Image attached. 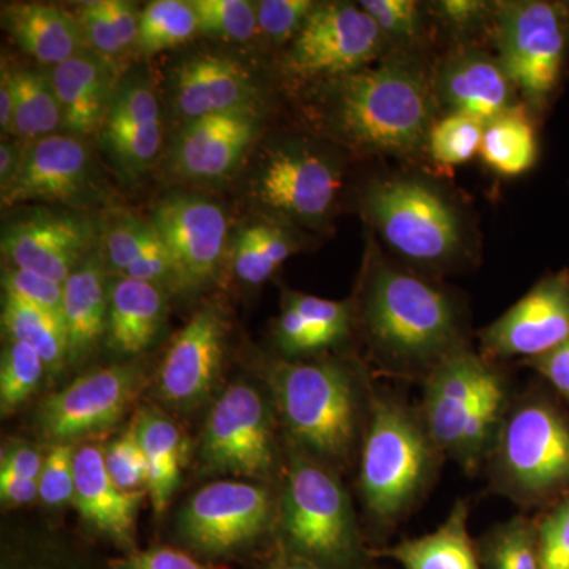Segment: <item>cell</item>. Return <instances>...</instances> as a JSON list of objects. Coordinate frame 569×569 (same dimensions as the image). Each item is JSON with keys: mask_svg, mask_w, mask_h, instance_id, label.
Here are the masks:
<instances>
[{"mask_svg": "<svg viewBox=\"0 0 569 569\" xmlns=\"http://www.w3.org/2000/svg\"><path fill=\"white\" fill-rule=\"evenodd\" d=\"M437 103L429 71L397 56L335 80L326 108L329 126L351 148L413 156L427 146Z\"/></svg>", "mask_w": 569, "mask_h": 569, "instance_id": "cell-1", "label": "cell"}, {"mask_svg": "<svg viewBox=\"0 0 569 569\" xmlns=\"http://www.w3.org/2000/svg\"><path fill=\"white\" fill-rule=\"evenodd\" d=\"M365 321L377 353L396 369L430 372L460 350L451 296L381 257L367 271Z\"/></svg>", "mask_w": 569, "mask_h": 569, "instance_id": "cell-2", "label": "cell"}, {"mask_svg": "<svg viewBox=\"0 0 569 569\" xmlns=\"http://www.w3.org/2000/svg\"><path fill=\"white\" fill-rule=\"evenodd\" d=\"M367 219L392 252L426 268H449L466 252L462 212L436 183L391 176L367 189Z\"/></svg>", "mask_w": 569, "mask_h": 569, "instance_id": "cell-3", "label": "cell"}, {"mask_svg": "<svg viewBox=\"0 0 569 569\" xmlns=\"http://www.w3.org/2000/svg\"><path fill=\"white\" fill-rule=\"evenodd\" d=\"M269 380L295 440L320 458H346L356 437L355 389L346 370L331 362H280Z\"/></svg>", "mask_w": 569, "mask_h": 569, "instance_id": "cell-4", "label": "cell"}, {"mask_svg": "<svg viewBox=\"0 0 569 569\" xmlns=\"http://www.w3.org/2000/svg\"><path fill=\"white\" fill-rule=\"evenodd\" d=\"M433 441L413 417L391 400L373 407L361 459L367 508L381 520L396 519L430 477Z\"/></svg>", "mask_w": 569, "mask_h": 569, "instance_id": "cell-5", "label": "cell"}, {"mask_svg": "<svg viewBox=\"0 0 569 569\" xmlns=\"http://www.w3.org/2000/svg\"><path fill=\"white\" fill-rule=\"evenodd\" d=\"M498 59L516 89L542 110L559 86L569 44V3L552 0L497 2Z\"/></svg>", "mask_w": 569, "mask_h": 569, "instance_id": "cell-6", "label": "cell"}, {"mask_svg": "<svg viewBox=\"0 0 569 569\" xmlns=\"http://www.w3.org/2000/svg\"><path fill=\"white\" fill-rule=\"evenodd\" d=\"M282 531L288 546L317 567H346L358 552L350 498L329 471L309 460H295L288 473Z\"/></svg>", "mask_w": 569, "mask_h": 569, "instance_id": "cell-7", "label": "cell"}, {"mask_svg": "<svg viewBox=\"0 0 569 569\" xmlns=\"http://www.w3.org/2000/svg\"><path fill=\"white\" fill-rule=\"evenodd\" d=\"M497 470L515 497L539 498L569 485V426L549 403H522L498 432Z\"/></svg>", "mask_w": 569, "mask_h": 569, "instance_id": "cell-8", "label": "cell"}, {"mask_svg": "<svg viewBox=\"0 0 569 569\" xmlns=\"http://www.w3.org/2000/svg\"><path fill=\"white\" fill-rule=\"evenodd\" d=\"M385 39L372 18L355 3H317L291 40L288 73L305 80H339L372 66Z\"/></svg>", "mask_w": 569, "mask_h": 569, "instance_id": "cell-9", "label": "cell"}, {"mask_svg": "<svg viewBox=\"0 0 569 569\" xmlns=\"http://www.w3.org/2000/svg\"><path fill=\"white\" fill-rule=\"evenodd\" d=\"M137 366L92 370L44 399L37 411L41 436L52 445L71 443L104 432L119 421L140 391Z\"/></svg>", "mask_w": 569, "mask_h": 569, "instance_id": "cell-10", "label": "cell"}, {"mask_svg": "<svg viewBox=\"0 0 569 569\" xmlns=\"http://www.w3.org/2000/svg\"><path fill=\"white\" fill-rule=\"evenodd\" d=\"M342 186V171L328 153L293 142L266 156L254 190L258 200L296 222L328 219Z\"/></svg>", "mask_w": 569, "mask_h": 569, "instance_id": "cell-11", "label": "cell"}, {"mask_svg": "<svg viewBox=\"0 0 569 569\" xmlns=\"http://www.w3.org/2000/svg\"><path fill=\"white\" fill-rule=\"evenodd\" d=\"M201 456L212 470L246 477H261L274 466L268 407L252 387L233 385L213 403Z\"/></svg>", "mask_w": 569, "mask_h": 569, "instance_id": "cell-12", "label": "cell"}, {"mask_svg": "<svg viewBox=\"0 0 569 569\" xmlns=\"http://www.w3.org/2000/svg\"><path fill=\"white\" fill-rule=\"evenodd\" d=\"M271 498L260 486L219 481L198 490L181 512V531L194 548L223 553L252 541L268 526Z\"/></svg>", "mask_w": 569, "mask_h": 569, "instance_id": "cell-13", "label": "cell"}, {"mask_svg": "<svg viewBox=\"0 0 569 569\" xmlns=\"http://www.w3.org/2000/svg\"><path fill=\"white\" fill-rule=\"evenodd\" d=\"M151 223L174 260L183 290H194L216 276L228 236L219 204L197 194H171L153 209Z\"/></svg>", "mask_w": 569, "mask_h": 569, "instance_id": "cell-14", "label": "cell"}, {"mask_svg": "<svg viewBox=\"0 0 569 569\" xmlns=\"http://www.w3.org/2000/svg\"><path fill=\"white\" fill-rule=\"evenodd\" d=\"M569 340V272L546 277L481 331L492 358H538Z\"/></svg>", "mask_w": 569, "mask_h": 569, "instance_id": "cell-15", "label": "cell"}, {"mask_svg": "<svg viewBox=\"0 0 569 569\" xmlns=\"http://www.w3.org/2000/svg\"><path fill=\"white\" fill-rule=\"evenodd\" d=\"M96 230L71 213L36 212L7 224L2 253L9 266L63 283L93 253Z\"/></svg>", "mask_w": 569, "mask_h": 569, "instance_id": "cell-16", "label": "cell"}, {"mask_svg": "<svg viewBox=\"0 0 569 569\" xmlns=\"http://www.w3.org/2000/svg\"><path fill=\"white\" fill-rule=\"evenodd\" d=\"M224 321L203 307L174 337L160 367V395L176 407H194L211 395L223 358Z\"/></svg>", "mask_w": 569, "mask_h": 569, "instance_id": "cell-17", "label": "cell"}, {"mask_svg": "<svg viewBox=\"0 0 569 569\" xmlns=\"http://www.w3.org/2000/svg\"><path fill=\"white\" fill-rule=\"evenodd\" d=\"M91 157L84 142L69 134H50L29 142L20 171L2 192V204L28 201L70 203L89 181Z\"/></svg>", "mask_w": 569, "mask_h": 569, "instance_id": "cell-18", "label": "cell"}, {"mask_svg": "<svg viewBox=\"0 0 569 569\" xmlns=\"http://www.w3.org/2000/svg\"><path fill=\"white\" fill-rule=\"evenodd\" d=\"M258 97L252 71L234 59L211 52L194 54L174 69V107L189 122L224 112L253 110Z\"/></svg>", "mask_w": 569, "mask_h": 569, "instance_id": "cell-19", "label": "cell"}, {"mask_svg": "<svg viewBox=\"0 0 569 569\" xmlns=\"http://www.w3.org/2000/svg\"><path fill=\"white\" fill-rule=\"evenodd\" d=\"M257 108L208 116L186 123L173 149L174 171L183 178L222 179L231 173L258 133Z\"/></svg>", "mask_w": 569, "mask_h": 569, "instance_id": "cell-20", "label": "cell"}, {"mask_svg": "<svg viewBox=\"0 0 569 569\" xmlns=\"http://www.w3.org/2000/svg\"><path fill=\"white\" fill-rule=\"evenodd\" d=\"M433 84L437 99L449 112L467 116L482 126L512 108L516 88L500 59L471 48L445 59Z\"/></svg>", "mask_w": 569, "mask_h": 569, "instance_id": "cell-21", "label": "cell"}, {"mask_svg": "<svg viewBox=\"0 0 569 569\" xmlns=\"http://www.w3.org/2000/svg\"><path fill=\"white\" fill-rule=\"evenodd\" d=\"M490 370L481 358L463 348L430 370L425 391V422L436 447L455 456L468 415Z\"/></svg>", "mask_w": 569, "mask_h": 569, "instance_id": "cell-22", "label": "cell"}, {"mask_svg": "<svg viewBox=\"0 0 569 569\" xmlns=\"http://www.w3.org/2000/svg\"><path fill=\"white\" fill-rule=\"evenodd\" d=\"M100 137L127 173L151 167L162 148L163 127L159 100L148 81L134 78L116 89Z\"/></svg>", "mask_w": 569, "mask_h": 569, "instance_id": "cell-23", "label": "cell"}, {"mask_svg": "<svg viewBox=\"0 0 569 569\" xmlns=\"http://www.w3.org/2000/svg\"><path fill=\"white\" fill-rule=\"evenodd\" d=\"M144 490L126 492L112 481L104 466V452L86 445L74 455V505L97 530L123 546L133 541L134 519Z\"/></svg>", "mask_w": 569, "mask_h": 569, "instance_id": "cell-24", "label": "cell"}, {"mask_svg": "<svg viewBox=\"0 0 569 569\" xmlns=\"http://www.w3.org/2000/svg\"><path fill=\"white\" fill-rule=\"evenodd\" d=\"M50 74L61 103L63 127L78 134L102 129L118 89L112 63L92 51H82L52 67Z\"/></svg>", "mask_w": 569, "mask_h": 569, "instance_id": "cell-25", "label": "cell"}, {"mask_svg": "<svg viewBox=\"0 0 569 569\" xmlns=\"http://www.w3.org/2000/svg\"><path fill=\"white\" fill-rule=\"evenodd\" d=\"M2 26L26 54L44 66H61L88 51L77 17L50 3H7Z\"/></svg>", "mask_w": 569, "mask_h": 569, "instance_id": "cell-26", "label": "cell"}, {"mask_svg": "<svg viewBox=\"0 0 569 569\" xmlns=\"http://www.w3.org/2000/svg\"><path fill=\"white\" fill-rule=\"evenodd\" d=\"M110 287L102 253L93 252L63 282L62 320L69 362H80L107 337Z\"/></svg>", "mask_w": 569, "mask_h": 569, "instance_id": "cell-27", "label": "cell"}, {"mask_svg": "<svg viewBox=\"0 0 569 569\" xmlns=\"http://www.w3.org/2000/svg\"><path fill=\"white\" fill-rule=\"evenodd\" d=\"M164 290L119 276L110 284L107 343L121 355L148 350L163 323Z\"/></svg>", "mask_w": 569, "mask_h": 569, "instance_id": "cell-28", "label": "cell"}, {"mask_svg": "<svg viewBox=\"0 0 569 569\" xmlns=\"http://www.w3.org/2000/svg\"><path fill=\"white\" fill-rule=\"evenodd\" d=\"M467 520V505L459 501L436 531L407 539L385 549L381 556L396 560L403 569H482Z\"/></svg>", "mask_w": 569, "mask_h": 569, "instance_id": "cell-29", "label": "cell"}, {"mask_svg": "<svg viewBox=\"0 0 569 569\" xmlns=\"http://www.w3.org/2000/svg\"><path fill=\"white\" fill-rule=\"evenodd\" d=\"M148 463V489L153 508L162 512L179 482L183 458V441L170 419L144 411L133 426Z\"/></svg>", "mask_w": 569, "mask_h": 569, "instance_id": "cell-30", "label": "cell"}, {"mask_svg": "<svg viewBox=\"0 0 569 569\" xmlns=\"http://www.w3.org/2000/svg\"><path fill=\"white\" fill-rule=\"evenodd\" d=\"M479 156L501 176H519L537 162L538 141L526 110L509 108L485 126Z\"/></svg>", "mask_w": 569, "mask_h": 569, "instance_id": "cell-31", "label": "cell"}, {"mask_svg": "<svg viewBox=\"0 0 569 569\" xmlns=\"http://www.w3.org/2000/svg\"><path fill=\"white\" fill-rule=\"evenodd\" d=\"M2 326L11 342L33 348L51 372H58L69 362L66 326L54 313L6 295Z\"/></svg>", "mask_w": 569, "mask_h": 569, "instance_id": "cell-32", "label": "cell"}, {"mask_svg": "<svg viewBox=\"0 0 569 569\" xmlns=\"http://www.w3.org/2000/svg\"><path fill=\"white\" fill-rule=\"evenodd\" d=\"M14 88V137L28 142L54 134L63 126L62 108L51 74L11 69Z\"/></svg>", "mask_w": 569, "mask_h": 569, "instance_id": "cell-33", "label": "cell"}, {"mask_svg": "<svg viewBox=\"0 0 569 569\" xmlns=\"http://www.w3.org/2000/svg\"><path fill=\"white\" fill-rule=\"evenodd\" d=\"M298 244L279 223L258 222L239 231L234 242L233 266L242 282H266L295 253Z\"/></svg>", "mask_w": 569, "mask_h": 569, "instance_id": "cell-34", "label": "cell"}, {"mask_svg": "<svg viewBox=\"0 0 569 569\" xmlns=\"http://www.w3.org/2000/svg\"><path fill=\"white\" fill-rule=\"evenodd\" d=\"M505 403H507V389L503 381L493 370L479 389L477 402L468 415L459 447L455 458L466 467H475L489 448V441L498 436L501 429Z\"/></svg>", "mask_w": 569, "mask_h": 569, "instance_id": "cell-35", "label": "cell"}, {"mask_svg": "<svg viewBox=\"0 0 569 569\" xmlns=\"http://www.w3.org/2000/svg\"><path fill=\"white\" fill-rule=\"evenodd\" d=\"M198 33L197 17L190 2L156 0L140 14L137 50L142 54L171 50Z\"/></svg>", "mask_w": 569, "mask_h": 569, "instance_id": "cell-36", "label": "cell"}, {"mask_svg": "<svg viewBox=\"0 0 569 569\" xmlns=\"http://www.w3.org/2000/svg\"><path fill=\"white\" fill-rule=\"evenodd\" d=\"M478 556L482 569H542L537 526L523 518L501 523L482 538Z\"/></svg>", "mask_w": 569, "mask_h": 569, "instance_id": "cell-37", "label": "cell"}, {"mask_svg": "<svg viewBox=\"0 0 569 569\" xmlns=\"http://www.w3.org/2000/svg\"><path fill=\"white\" fill-rule=\"evenodd\" d=\"M485 126L467 116L448 112L437 119L427 138V149L437 163L455 167L470 162L481 148Z\"/></svg>", "mask_w": 569, "mask_h": 569, "instance_id": "cell-38", "label": "cell"}, {"mask_svg": "<svg viewBox=\"0 0 569 569\" xmlns=\"http://www.w3.org/2000/svg\"><path fill=\"white\" fill-rule=\"evenodd\" d=\"M198 33L213 39L246 41L258 31L254 3L246 0H190Z\"/></svg>", "mask_w": 569, "mask_h": 569, "instance_id": "cell-39", "label": "cell"}, {"mask_svg": "<svg viewBox=\"0 0 569 569\" xmlns=\"http://www.w3.org/2000/svg\"><path fill=\"white\" fill-rule=\"evenodd\" d=\"M47 365L33 348L11 342L2 353L0 365V407L9 413L21 406L39 387Z\"/></svg>", "mask_w": 569, "mask_h": 569, "instance_id": "cell-40", "label": "cell"}, {"mask_svg": "<svg viewBox=\"0 0 569 569\" xmlns=\"http://www.w3.org/2000/svg\"><path fill=\"white\" fill-rule=\"evenodd\" d=\"M157 241H159V234L151 222H142L137 217H121L104 230L100 253L104 264L112 272L121 276Z\"/></svg>", "mask_w": 569, "mask_h": 569, "instance_id": "cell-41", "label": "cell"}, {"mask_svg": "<svg viewBox=\"0 0 569 569\" xmlns=\"http://www.w3.org/2000/svg\"><path fill=\"white\" fill-rule=\"evenodd\" d=\"M359 6L376 22L385 41L411 44L421 36V9L413 0H362Z\"/></svg>", "mask_w": 569, "mask_h": 569, "instance_id": "cell-42", "label": "cell"}, {"mask_svg": "<svg viewBox=\"0 0 569 569\" xmlns=\"http://www.w3.org/2000/svg\"><path fill=\"white\" fill-rule=\"evenodd\" d=\"M284 301L301 312L307 323L312 326L323 348L335 346L348 335L351 312L347 302L302 293H290Z\"/></svg>", "mask_w": 569, "mask_h": 569, "instance_id": "cell-43", "label": "cell"}, {"mask_svg": "<svg viewBox=\"0 0 569 569\" xmlns=\"http://www.w3.org/2000/svg\"><path fill=\"white\" fill-rule=\"evenodd\" d=\"M103 452L104 466L119 489L137 492L148 485V463L133 427Z\"/></svg>", "mask_w": 569, "mask_h": 569, "instance_id": "cell-44", "label": "cell"}, {"mask_svg": "<svg viewBox=\"0 0 569 569\" xmlns=\"http://www.w3.org/2000/svg\"><path fill=\"white\" fill-rule=\"evenodd\" d=\"M2 284L6 295L62 318L63 283L56 282L50 277L37 274V272L9 266L3 271Z\"/></svg>", "mask_w": 569, "mask_h": 569, "instance_id": "cell-45", "label": "cell"}, {"mask_svg": "<svg viewBox=\"0 0 569 569\" xmlns=\"http://www.w3.org/2000/svg\"><path fill=\"white\" fill-rule=\"evenodd\" d=\"M74 447L52 445L44 456L39 478L40 500L50 507H62L74 498Z\"/></svg>", "mask_w": 569, "mask_h": 569, "instance_id": "cell-46", "label": "cell"}, {"mask_svg": "<svg viewBox=\"0 0 569 569\" xmlns=\"http://www.w3.org/2000/svg\"><path fill=\"white\" fill-rule=\"evenodd\" d=\"M316 7L310 0H261L254 3L258 29L277 43L293 40Z\"/></svg>", "mask_w": 569, "mask_h": 569, "instance_id": "cell-47", "label": "cell"}, {"mask_svg": "<svg viewBox=\"0 0 569 569\" xmlns=\"http://www.w3.org/2000/svg\"><path fill=\"white\" fill-rule=\"evenodd\" d=\"M77 20L80 22L86 47L93 54L112 63V59L126 52L110 14H108L104 0L81 3Z\"/></svg>", "mask_w": 569, "mask_h": 569, "instance_id": "cell-48", "label": "cell"}, {"mask_svg": "<svg viewBox=\"0 0 569 569\" xmlns=\"http://www.w3.org/2000/svg\"><path fill=\"white\" fill-rule=\"evenodd\" d=\"M542 569H569V498L537 526Z\"/></svg>", "mask_w": 569, "mask_h": 569, "instance_id": "cell-49", "label": "cell"}, {"mask_svg": "<svg viewBox=\"0 0 569 569\" xmlns=\"http://www.w3.org/2000/svg\"><path fill=\"white\" fill-rule=\"evenodd\" d=\"M121 276L156 284L162 290H167V288L183 290L181 276H179L174 260L160 238L148 252L142 254L140 260L134 261Z\"/></svg>", "mask_w": 569, "mask_h": 569, "instance_id": "cell-50", "label": "cell"}, {"mask_svg": "<svg viewBox=\"0 0 569 569\" xmlns=\"http://www.w3.org/2000/svg\"><path fill=\"white\" fill-rule=\"evenodd\" d=\"M277 340L287 355H305L323 350L312 326L307 323L301 312L288 301H284L279 323H277Z\"/></svg>", "mask_w": 569, "mask_h": 569, "instance_id": "cell-51", "label": "cell"}, {"mask_svg": "<svg viewBox=\"0 0 569 569\" xmlns=\"http://www.w3.org/2000/svg\"><path fill=\"white\" fill-rule=\"evenodd\" d=\"M436 9L440 20L447 22L456 31H468L477 28L493 13L496 3L482 2V0H441L436 2Z\"/></svg>", "mask_w": 569, "mask_h": 569, "instance_id": "cell-52", "label": "cell"}, {"mask_svg": "<svg viewBox=\"0 0 569 569\" xmlns=\"http://www.w3.org/2000/svg\"><path fill=\"white\" fill-rule=\"evenodd\" d=\"M118 569H204L192 557L178 549L156 548L133 553Z\"/></svg>", "mask_w": 569, "mask_h": 569, "instance_id": "cell-53", "label": "cell"}, {"mask_svg": "<svg viewBox=\"0 0 569 569\" xmlns=\"http://www.w3.org/2000/svg\"><path fill=\"white\" fill-rule=\"evenodd\" d=\"M529 365L538 370L560 395L569 399V340L553 348L549 353L529 359Z\"/></svg>", "mask_w": 569, "mask_h": 569, "instance_id": "cell-54", "label": "cell"}, {"mask_svg": "<svg viewBox=\"0 0 569 569\" xmlns=\"http://www.w3.org/2000/svg\"><path fill=\"white\" fill-rule=\"evenodd\" d=\"M108 14H110L123 50L137 48L138 32H140L141 11L134 9L132 2L126 0H104Z\"/></svg>", "mask_w": 569, "mask_h": 569, "instance_id": "cell-55", "label": "cell"}, {"mask_svg": "<svg viewBox=\"0 0 569 569\" xmlns=\"http://www.w3.org/2000/svg\"><path fill=\"white\" fill-rule=\"evenodd\" d=\"M44 456L31 445H13L3 451L0 470L10 471L21 478L37 479L39 481Z\"/></svg>", "mask_w": 569, "mask_h": 569, "instance_id": "cell-56", "label": "cell"}, {"mask_svg": "<svg viewBox=\"0 0 569 569\" xmlns=\"http://www.w3.org/2000/svg\"><path fill=\"white\" fill-rule=\"evenodd\" d=\"M0 497L3 503L11 507L32 503L37 497H40L39 481L0 470Z\"/></svg>", "mask_w": 569, "mask_h": 569, "instance_id": "cell-57", "label": "cell"}, {"mask_svg": "<svg viewBox=\"0 0 569 569\" xmlns=\"http://www.w3.org/2000/svg\"><path fill=\"white\" fill-rule=\"evenodd\" d=\"M14 88L13 80H11L10 66L2 63V71H0V130L3 134L14 133Z\"/></svg>", "mask_w": 569, "mask_h": 569, "instance_id": "cell-58", "label": "cell"}, {"mask_svg": "<svg viewBox=\"0 0 569 569\" xmlns=\"http://www.w3.org/2000/svg\"><path fill=\"white\" fill-rule=\"evenodd\" d=\"M26 148L20 142L3 141L0 146V189H7L20 171Z\"/></svg>", "mask_w": 569, "mask_h": 569, "instance_id": "cell-59", "label": "cell"}, {"mask_svg": "<svg viewBox=\"0 0 569 569\" xmlns=\"http://www.w3.org/2000/svg\"><path fill=\"white\" fill-rule=\"evenodd\" d=\"M272 569H321L317 565L310 563L307 560L287 561V563L276 565Z\"/></svg>", "mask_w": 569, "mask_h": 569, "instance_id": "cell-60", "label": "cell"}]
</instances>
